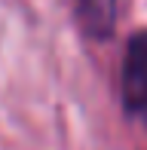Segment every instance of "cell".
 I'll use <instances>...</instances> for the list:
<instances>
[{"label":"cell","instance_id":"1","mask_svg":"<svg viewBox=\"0 0 147 150\" xmlns=\"http://www.w3.org/2000/svg\"><path fill=\"white\" fill-rule=\"evenodd\" d=\"M119 86H123L126 110L147 120V31L132 34L129 46H126V58H123Z\"/></svg>","mask_w":147,"mask_h":150},{"label":"cell","instance_id":"2","mask_svg":"<svg viewBox=\"0 0 147 150\" xmlns=\"http://www.w3.org/2000/svg\"><path fill=\"white\" fill-rule=\"evenodd\" d=\"M77 9L83 25L92 34H110L113 16H117V0H77Z\"/></svg>","mask_w":147,"mask_h":150}]
</instances>
